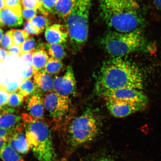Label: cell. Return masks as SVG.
I'll return each instance as SVG.
<instances>
[{"instance_id":"41","label":"cell","mask_w":161,"mask_h":161,"mask_svg":"<svg viewBox=\"0 0 161 161\" xmlns=\"http://www.w3.org/2000/svg\"><path fill=\"white\" fill-rule=\"evenodd\" d=\"M8 138L7 137L0 138V150L8 144Z\"/></svg>"},{"instance_id":"46","label":"cell","mask_w":161,"mask_h":161,"mask_svg":"<svg viewBox=\"0 0 161 161\" xmlns=\"http://www.w3.org/2000/svg\"><path fill=\"white\" fill-rule=\"evenodd\" d=\"M1 83H0V86H1Z\"/></svg>"},{"instance_id":"23","label":"cell","mask_w":161,"mask_h":161,"mask_svg":"<svg viewBox=\"0 0 161 161\" xmlns=\"http://www.w3.org/2000/svg\"><path fill=\"white\" fill-rule=\"evenodd\" d=\"M45 15L36 16L35 17L29 20V23L32 25L43 32L49 26V22Z\"/></svg>"},{"instance_id":"16","label":"cell","mask_w":161,"mask_h":161,"mask_svg":"<svg viewBox=\"0 0 161 161\" xmlns=\"http://www.w3.org/2000/svg\"><path fill=\"white\" fill-rule=\"evenodd\" d=\"M13 108L3 110L0 114V128L13 129L18 125L21 117L14 113Z\"/></svg>"},{"instance_id":"42","label":"cell","mask_w":161,"mask_h":161,"mask_svg":"<svg viewBox=\"0 0 161 161\" xmlns=\"http://www.w3.org/2000/svg\"><path fill=\"white\" fill-rule=\"evenodd\" d=\"M152 1L156 8L161 11V0H152Z\"/></svg>"},{"instance_id":"28","label":"cell","mask_w":161,"mask_h":161,"mask_svg":"<svg viewBox=\"0 0 161 161\" xmlns=\"http://www.w3.org/2000/svg\"><path fill=\"white\" fill-rule=\"evenodd\" d=\"M14 44L13 31L12 30L8 31L2 38L0 45L5 49H8L12 45Z\"/></svg>"},{"instance_id":"45","label":"cell","mask_w":161,"mask_h":161,"mask_svg":"<svg viewBox=\"0 0 161 161\" xmlns=\"http://www.w3.org/2000/svg\"><path fill=\"white\" fill-rule=\"evenodd\" d=\"M2 26H2V24L1 23V21H0V27H2Z\"/></svg>"},{"instance_id":"17","label":"cell","mask_w":161,"mask_h":161,"mask_svg":"<svg viewBox=\"0 0 161 161\" xmlns=\"http://www.w3.org/2000/svg\"><path fill=\"white\" fill-rule=\"evenodd\" d=\"M43 98L38 94H33L28 101L27 110L32 117L36 119L42 120L44 116Z\"/></svg>"},{"instance_id":"22","label":"cell","mask_w":161,"mask_h":161,"mask_svg":"<svg viewBox=\"0 0 161 161\" xmlns=\"http://www.w3.org/2000/svg\"><path fill=\"white\" fill-rule=\"evenodd\" d=\"M63 66L61 60L51 57L46 64L44 69L49 75H55L59 73Z\"/></svg>"},{"instance_id":"39","label":"cell","mask_w":161,"mask_h":161,"mask_svg":"<svg viewBox=\"0 0 161 161\" xmlns=\"http://www.w3.org/2000/svg\"><path fill=\"white\" fill-rule=\"evenodd\" d=\"M9 55V52L5 49L0 47V62L3 63L5 58Z\"/></svg>"},{"instance_id":"13","label":"cell","mask_w":161,"mask_h":161,"mask_svg":"<svg viewBox=\"0 0 161 161\" xmlns=\"http://www.w3.org/2000/svg\"><path fill=\"white\" fill-rule=\"evenodd\" d=\"M45 37L49 43L62 45L67 42L69 33L66 25L56 24L46 29Z\"/></svg>"},{"instance_id":"30","label":"cell","mask_w":161,"mask_h":161,"mask_svg":"<svg viewBox=\"0 0 161 161\" xmlns=\"http://www.w3.org/2000/svg\"><path fill=\"white\" fill-rule=\"evenodd\" d=\"M21 3L25 8L39 9L42 7L40 0H22Z\"/></svg>"},{"instance_id":"29","label":"cell","mask_w":161,"mask_h":161,"mask_svg":"<svg viewBox=\"0 0 161 161\" xmlns=\"http://www.w3.org/2000/svg\"><path fill=\"white\" fill-rule=\"evenodd\" d=\"M58 0H41L42 7L47 13H55V6Z\"/></svg>"},{"instance_id":"3","label":"cell","mask_w":161,"mask_h":161,"mask_svg":"<svg viewBox=\"0 0 161 161\" xmlns=\"http://www.w3.org/2000/svg\"><path fill=\"white\" fill-rule=\"evenodd\" d=\"M99 43L112 58L122 57L135 52L151 53L155 51L153 45L148 42L141 29L127 33L109 30L102 36Z\"/></svg>"},{"instance_id":"26","label":"cell","mask_w":161,"mask_h":161,"mask_svg":"<svg viewBox=\"0 0 161 161\" xmlns=\"http://www.w3.org/2000/svg\"><path fill=\"white\" fill-rule=\"evenodd\" d=\"M36 48V41L34 38L31 37L24 42L21 45L22 54L28 52H33Z\"/></svg>"},{"instance_id":"18","label":"cell","mask_w":161,"mask_h":161,"mask_svg":"<svg viewBox=\"0 0 161 161\" xmlns=\"http://www.w3.org/2000/svg\"><path fill=\"white\" fill-rule=\"evenodd\" d=\"M76 0H58L55 13L60 18L66 19L74 7Z\"/></svg>"},{"instance_id":"15","label":"cell","mask_w":161,"mask_h":161,"mask_svg":"<svg viewBox=\"0 0 161 161\" xmlns=\"http://www.w3.org/2000/svg\"><path fill=\"white\" fill-rule=\"evenodd\" d=\"M49 58L45 50V46L42 43L39 44L32 53L31 66L34 72L44 69Z\"/></svg>"},{"instance_id":"10","label":"cell","mask_w":161,"mask_h":161,"mask_svg":"<svg viewBox=\"0 0 161 161\" xmlns=\"http://www.w3.org/2000/svg\"><path fill=\"white\" fill-rule=\"evenodd\" d=\"M76 82L71 66H68L64 75L53 80V91L62 96L68 97L75 93Z\"/></svg>"},{"instance_id":"32","label":"cell","mask_w":161,"mask_h":161,"mask_svg":"<svg viewBox=\"0 0 161 161\" xmlns=\"http://www.w3.org/2000/svg\"><path fill=\"white\" fill-rule=\"evenodd\" d=\"M37 13L38 11L37 9L25 8H24L23 12H22V15H23L24 19L27 20L28 21H29L30 19L35 17L36 14Z\"/></svg>"},{"instance_id":"1","label":"cell","mask_w":161,"mask_h":161,"mask_svg":"<svg viewBox=\"0 0 161 161\" xmlns=\"http://www.w3.org/2000/svg\"><path fill=\"white\" fill-rule=\"evenodd\" d=\"M144 78L136 64L122 57L112 58L103 64L97 78L96 92L101 96L106 92L122 88L142 90Z\"/></svg>"},{"instance_id":"12","label":"cell","mask_w":161,"mask_h":161,"mask_svg":"<svg viewBox=\"0 0 161 161\" xmlns=\"http://www.w3.org/2000/svg\"><path fill=\"white\" fill-rule=\"evenodd\" d=\"M0 21L3 26L17 27L21 26L23 23L21 6L5 8L0 12Z\"/></svg>"},{"instance_id":"33","label":"cell","mask_w":161,"mask_h":161,"mask_svg":"<svg viewBox=\"0 0 161 161\" xmlns=\"http://www.w3.org/2000/svg\"><path fill=\"white\" fill-rule=\"evenodd\" d=\"M9 55L17 56L20 58L22 55L21 46L13 44L8 49Z\"/></svg>"},{"instance_id":"19","label":"cell","mask_w":161,"mask_h":161,"mask_svg":"<svg viewBox=\"0 0 161 161\" xmlns=\"http://www.w3.org/2000/svg\"><path fill=\"white\" fill-rule=\"evenodd\" d=\"M19 92L24 97H27L33 94H40L36 88L35 82L31 78L29 79L22 80L19 86Z\"/></svg>"},{"instance_id":"20","label":"cell","mask_w":161,"mask_h":161,"mask_svg":"<svg viewBox=\"0 0 161 161\" xmlns=\"http://www.w3.org/2000/svg\"><path fill=\"white\" fill-rule=\"evenodd\" d=\"M0 158L3 161H25L8 144L0 150Z\"/></svg>"},{"instance_id":"38","label":"cell","mask_w":161,"mask_h":161,"mask_svg":"<svg viewBox=\"0 0 161 161\" xmlns=\"http://www.w3.org/2000/svg\"><path fill=\"white\" fill-rule=\"evenodd\" d=\"M19 86L17 83L12 82L8 84L6 88H7L8 92L9 93H11V92L17 91V90L19 89Z\"/></svg>"},{"instance_id":"31","label":"cell","mask_w":161,"mask_h":161,"mask_svg":"<svg viewBox=\"0 0 161 161\" xmlns=\"http://www.w3.org/2000/svg\"><path fill=\"white\" fill-rule=\"evenodd\" d=\"M24 29L28 35L29 34V35H37L42 32L41 30L32 25L29 21H27L25 23L24 26Z\"/></svg>"},{"instance_id":"36","label":"cell","mask_w":161,"mask_h":161,"mask_svg":"<svg viewBox=\"0 0 161 161\" xmlns=\"http://www.w3.org/2000/svg\"><path fill=\"white\" fill-rule=\"evenodd\" d=\"M34 69L31 65L30 66V68L26 71L24 70L23 72V78L22 80L30 79L34 75Z\"/></svg>"},{"instance_id":"47","label":"cell","mask_w":161,"mask_h":161,"mask_svg":"<svg viewBox=\"0 0 161 161\" xmlns=\"http://www.w3.org/2000/svg\"><path fill=\"white\" fill-rule=\"evenodd\" d=\"M40 1H41V0H40Z\"/></svg>"},{"instance_id":"37","label":"cell","mask_w":161,"mask_h":161,"mask_svg":"<svg viewBox=\"0 0 161 161\" xmlns=\"http://www.w3.org/2000/svg\"><path fill=\"white\" fill-rule=\"evenodd\" d=\"M86 161H117L110 157L106 156L96 157Z\"/></svg>"},{"instance_id":"21","label":"cell","mask_w":161,"mask_h":161,"mask_svg":"<svg viewBox=\"0 0 161 161\" xmlns=\"http://www.w3.org/2000/svg\"><path fill=\"white\" fill-rule=\"evenodd\" d=\"M45 49L51 57L61 60L65 57L66 52L62 45L57 44H46Z\"/></svg>"},{"instance_id":"27","label":"cell","mask_w":161,"mask_h":161,"mask_svg":"<svg viewBox=\"0 0 161 161\" xmlns=\"http://www.w3.org/2000/svg\"><path fill=\"white\" fill-rule=\"evenodd\" d=\"M9 93L7 88L0 86V112L3 110L8 104Z\"/></svg>"},{"instance_id":"35","label":"cell","mask_w":161,"mask_h":161,"mask_svg":"<svg viewBox=\"0 0 161 161\" xmlns=\"http://www.w3.org/2000/svg\"><path fill=\"white\" fill-rule=\"evenodd\" d=\"M21 59L26 62L29 66L31 65L32 60V53L28 52L22 54L21 57Z\"/></svg>"},{"instance_id":"8","label":"cell","mask_w":161,"mask_h":161,"mask_svg":"<svg viewBox=\"0 0 161 161\" xmlns=\"http://www.w3.org/2000/svg\"><path fill=\"white\" fill-rule=\"evenodd\" d=\"M107 108L113 116L123 118L145 109L146 103L130 102L118 100H106Z\"/></svg>"},{"instance_id":"43","label":"cell","mask_w":161,"mask_h":161,"mask_svg":"<svg viewBox=\"0 0 161 161\" xmlns=\"http://www.w3.org/2000/svg\"><path fill=\"white\" fill-rule=\"evenodd\" d=\"M5 7L4 0H0V12Z\"/></svg>"},{"instance_id":"4","label":"cell","mask_w":161,"mask_h":161,"mask_svg":"<svg viewBox=\"0 0 161 161\" xmlns=\"http://www.w3.org/2000/svg\"><path fill=\"white\" fill-rule=\"evenodd\" d=\"M30 149L39 161H56V154L49 126L42 120L22 114Z\"/></svg>"},{"instance_id":"44","label":"cell","mask_w":161,"mask_h":161,"mask_svg":"<svg viewBox=\"0 0 161 161\" xmlns=\"http://www.w3.org/2000/svg\"><path fill=\"white\" fill-rule=\"evenodd\" d=\"M3 30L0 29V42H1L2 38L3 37Z\"/></svg>"},{"instance_id":"40","label":"cell","mask_w":161,"mask_h":161,"mask_svg":"<svg viewBox=\"0 0 161 161\" xmlns=\"http://www.w3.org/2000/svg\"><path fill=\"white\" fill-rule=\"evenodd\" d=\"M13 129L8 130L0 128V138L6 137H9Z\"/></svg>"},{"instance_id":"6","label":"cell","mask_w":161,"mask_h":161,"mask_svg":"<svg viewBox=\"0 0 161 161\" xmlns=\"http://www.w3.org/2000/svg\"><path fill=\"white\" fill-rule=\"evenodd\" d=\"M100 130L99 122L93 113L86 111L72 120L66 128L65 142L69 151L93 140Z\"/></svg>"},{"instance_id":"34","label":"cell","mask_w":161,"mask_h":161,"mask_svg":"<svg viewBox=\"0 0 161 161\" xmlns=\"http://www.w3.org/2000/svg\"><path fill=\"white\" fill-rule=\"evenodd\" d=\"M4 2L6 8H14L21 6L20 0H4Z\"/></svg>"},{"instance_id":"9","label":"cell","mask_w":161,"mask_h":161,"mask_svg":"<svg viewBox=\"0 0 161 161\" xmlns=\"http://www.w3.org/2000/svg\"><path fill=\"white\" fill-rule=\"evenodd\" d=\"M101 96L106 100L124 101L130 102H144L147 103V97L141 90L135 88H122L108 91Z\"/></svg>"},{"instance_id":"25","label":"cell","mask_w":161,"mask_h":161,"mask_svg":"<svg viewBox=\"0 0 161 161\" xmlns=\"http://www.w3.org/2000/svg\"><path fill=\"white\" fill-rule=\"evenodd\" d=\"M14 44L21 46L28 39L29 35L25 30L12 29Z\"/></svg>"},{"instance_id":"24","label":"cell","mask_w":161,"mask_h":161,"mask_svg":"<svg viewBox=\"0 0 161 161\" xmlns=\"http://www.w3.org/2000/svg\"><path fill=\"white\" fill-rule=\"evenodd\" d=\"M24 97L19 91L9 93L8 104L11 108L18 107L23 103Z\"/></svg>"},{"instance_id":"14","label":"cell","mask_w":161,"mask_h":161,"mask_svg":"<svg viewBox=\"0 0 161 161\" xmlns=\"http://www.w3.org/2000/svg\"><path fill=\"white\" fill-rule=\"evenodd\" d=\"M34 82L40 94L54 91L53 80L44 69L34 72Z\"/></svg>"},{"instance_id":"11","label":"cell","mask_w":161,"mask_h":161,"mask_svg":"<svg viewBox=\"0 0 161 161\" xmlns=\"http://www.w3.org/2000/svg\"><path fill=\"white\" fill-rule=\"evenodd\" d=\"M8 144L19 153L25 154L29 152L30 149L23 123L13 129L9 137Z\"/></svg>"},{"instance_id":"5","label":"cell","mask_w":161,"mask_h":161,"mask_svg":"<svg viewBox=\"0 0 161 161\" xmlns=\"http://www.w3.org/2000/svg\"><path fill=\"white\" fill-rule=\"evenodd\" d=\"M92 2V0H76L65 19L70 48L74 53L79 52L87 41Z\"/></svg>"},{"instance_id":"7","label":"cell","mask_w":161,"mask_h":161,"mask_svg":"<svg viewBox=\"0 0 161 161\" xmlns=\"http://www.w3.org/2000/svg\"><path fill=\"white\" fill-rule=\"evenodd\" d=\"M43 100L44 108L56 121L63 118L69 110L70 101L68 97L53 91L46 93Z\"/></svg>"},{"instance_id":"2","label":"cell","mask_w":161,"mask_h":161,"mask_svg":"<svg viewBox=\"0 0 161 161\" xmlns=\"http://www.w3.org/2000/svg\"><path fill=\"white\" fill-rule=\"evenodd\" d=\"M100 15L112 30L127 33L141 29L144 20L135 0H99Z\"/></svg>"}]
</instances>
